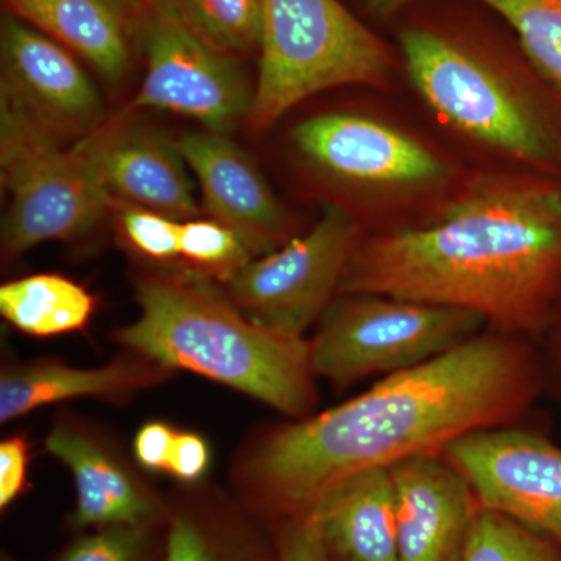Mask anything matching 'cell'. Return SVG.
I'll return each mask as SVG.
<instances>
[{
    "mask_svg": "<svg viewBox=\"0 0 561 561\" xmlns=\"http://www.w3.org/2000/svg\"><path fill=\"white\" fill-rule=\"evenodd\" d=\"M171 371L147 357L102 368H73L57 360L11 365L0 376V421L7 423L43 405L77 398L128 397L162 381Z\"/></svg>",
    "mask_w": 561,
    "mask_h": 561,
    "instance_id": "19",
    "label": "cell"
},
{
    "mask_svg": "<svg viewBox=\"0 0 561 561\" xmlns=\"http://www.w3.org/2000/svg\"><path fill=\"white\" fill-rule=\"evenodd\" d=\"M373 10L378 13H391V11L400 9L409 0H368Z\"/></svg>",
    "mask_w": 561,
    "mask_h": 561,
    "instance_id": "34",
    "label": "cell"
},
{
    "mask_svg": "<svg viewBox=\"0 0 561 561\" xmlns=\"http://www.w3.org/2000/svg\"><path fill=\"white\" fill-rule=\"evenodd\" d=\"M111 210H116L122 236L140 256L157 262L180 260L183 221L130 203L113 202Z\"/></svg>",
    "mask_w": 561,
    "mask_h": 561,
    "instance_id": "27",
    "label": "cell"
},
{
    "mask_svg": "<svg viewBox=\"0 0 561 561\" xmlns=\"http://www.w3.org/2000/svg\"><path fill=\"white\" fill-rule=\"evenodd\" d=\"M0 105L62 142L87 138L105 121L101 95L76 58L21 18L2 25Z\"/></svg>",
    "mask_w": 561,
    "mask_h": 561,
    "instance_id": "11",
    "label": "cell"
},
{
    "mask_svg": "<svg viewBox=\"0 0 561 561\" xmlns=\"http://www.w3.org/2000/svg\"><path fill=\"white\" fill-rule=\"evenodd\" d=\"M31 446L22 435L0 443V507L9 508L27 486Z\"/></svg>",
    "mask_w": 561,
    "mask_h": 561,
    "instance_id": "28",
    "label": "cell"
},
{
    "mask_svg": "<svg viewBox=\"0 0 561 561\" xmlns=\"http://www.w3.org/2000/svg\"><path fill=\"white\" fill-rule=\"evenodd\" d=\"M173 142L201 184L210 219L238 232L254 256L283 243L289 231L286 209L254 162L227 135L191 131Z\"/></svg>",
    "mask_w": 561,
    "mask_h": 561,
    "instance_id": "14",
    "label": "cell"
},
{
    "mask_svg": "<svg viewBox=\"0 0 561 561\" xmlns=\"http://www.w3.org/2000/svg\"><path fill=\"white\" fill-rule=\"evenodd\" d=\"M298 151L334 179L364 184L437 180L443 164L411 136L357 114H321L291 133Z\"/></svg>",
    "mask_w": 561,
    "mask_h": 561,
    "instance_id": "13",
    "label": "cell"
},
{
    "mask_svg": "<svg viewBox=\"0 0 561 561\" xmlns=\"http://www.w3.org/2000/svg\"><path fill=\"white\" fill-rule=\"evenodd\" d=\"M546 391L561 404V300L537 339Z\"/></svg>",
    "mask_w": 561,
    "mask_h": 561,
    "instance_id": "32",
    "label": "cell"
},
{
    "mask_svg": "<svg viewBox=\"0 0 561 561\" xmlns=\"http://www.w3.org/2000/svg\"><path fill=\"white\" fill-rule=\"evenodd\" d=\"M476 501L561 548V448L516 426L476 431L442 451Z\"/></svg>",
    "mask_w": 561,
    "mask_h": 561,
    "instance_id": "9",
    "label": "cell"
},
{
    "mask_svg": "<svg viewBox=\"0 0 561 561\" xmlns=\"http://www.w3.org/2000/svg\"><path fill=\"white\" fill-rule=\"evenodd\" d=\"M545 391L537 342L482 331L335 408L271 432L242 461L243 496L276 522L301 518L350 476L442 454L471 432L519 424Z\"/></svg>",
    "mask_w": 561,
    "mask_h": 561,
    "instance_id": "1",
    "label": "cell"
},
{
    "mask_svg": "<svg viewBox=\"0 0 561 561\" xmlns=\"http://www.w3.org/2000/svg\"><path fill=\"white\" fill-rule=\"evenodd\" d=\"M140 36L147 54L146 79L125 114L172 111L224 135L249 119L253 95L228 54L206 43L181 18L150 10Z\"/></svg>",
    "mask_w": 561,
    "mask_h": 561,
    "instance_id": "10",
    "label": "cell"
},
{
    "mask_svg": "<svg viewBox=\"0 0 561 561\" xmlns=\"http://www.w3.org/2000/svg\"><path fill=\"white\" fill-rule=\"evenodd\" d=\"M73 147L111 201L157 210L180 221L201 214L191 169L173 140L117 121L103 124Z\"/></svg>",
    "mask_w": 561,
    "mask_h": 561,
    "instance_id": "12",
    "label": "cell"
},
{
    "mask_svg": "<svg viewBox=\"0 0 561 561\" xmlns=\"http://www.w3.org/2000/svg\"><path fill=\"white\" fill-rule=\"evenodd\" d=\"M176 431L161 421L144 424L135 438V457L147 471L168 472Z\"/></svg>",
    "mask_w": 561,
    "mask_h": 561,
    "instance_id": "31",
    "label": "cell"
},
{
    "mask_svg": "<svg viewBox=\"0 0 561 561\" xmlns=\"http://www.w3.org/2000/svg\"><path fill=\"white\" fill-rule=\"evenodd\" d=\"M511 24L531 68L561 94V0H479Z\"/></svg>",
    "mask_w": 561,
    "mask_h": 561,
    "instance_id": "22",
    "label": "cell"
},
{
    "mask_svg": "<svg viewBox=\"0 0 561 561\" xmlns=\"http://www.w3.org/2000/svg\"><path fill=\"white\" fill-rule=\"evenodd\" d=\"M94 311V295L65 276L41 273L0 287L3 319L33 337L83 330Z\"/></svg>",
    "mask_w": 561,
    "mask_h": 561,
    "instance_id": "21",
    "label": "cell"
},
{
    "mask_svg": "<svg viewBox=\"0 0 561 561\" xmlns=\"http://www.w3.org/2000/svg\"><path fill=\"white\" fill-rule=\"evenodd\" d=\"M0 164L10 194L2 250L16 257L43 242L92 230L113 201L76 147L0 105Z\"/></svg>",
    "mask_w": 561,
    "mask_h": 561,
    "instance_id": "7",
    "label": "cell"
},
{
    "mask_svg": "<svg viewBox=\"0 0 561 561\" xmlns=\"http://www.w3.org/2000/svg\"><path fill=\"white\" fill-rule=\"evenodd\" d=\"M153 13L162 14V16H180L176 9L175 0H140Z\"/></svg>",
    "mask_w": 561,
    "mask_h": 561,
    "instance_id": "33",
    "label": "cell"
},
{
    "mask_svg": "<svg viewBox=\"0 0 561 561\" xmlns=\"http://www.w3.org/2000/svg\"><path fill=\"white\" fill-rule=\"evenodd\" d=\"M184 24L225 54L260 47L262 0H175Z\"/></svg>",
    "mask_w": 561,
    "mask_h": 561,
    "instance_id": "23",
    "label": "cell"
},
{
    "mask_svg": "<svg viewBox=\"0 0 561 561\" xmlns=\"http://www.w3.org/2000/svg\"><path fill=\"white\" fill-rule=\"evenodd\" d=\"M461 561H561V548L515 519L479 505Z\"/></svg>",
    "mask_w": 561,
    "mask_h": 561,
    "instance_id": "24",
    "label": "cell"
},
{
    "mask_svg": "<svg viewBox=\"0 0 561 561\" xmlns=\"http://www.w3.org/2000/svg\"><path fill=\"white\" fill-rule=\"evenodd\" d=\"M397 505L398 561H461L479 504L442 454L389 468Z\"/></svg>",
    "mask_w": 561,
    "mask_h": 561,
    "instance_id": "15",
    "label": "cell"
},
{
    "mask_svg": "<svg viewBox=\"0 0 561 561\" xmlns=\"http://www.w3.org/2000/svg\"><path fill=\"white\" fill-rule=\"evenodd\" d=\"M300 519L331 561H398L397 505L389 468L343 479Z\"/></svg>",
    "mask_w": 561,
    "mask_h": 561,
    "instance_id": "17",
    "label": "cell"
},
{
    "mask_svg": "<svg viewBox=\"0 0 561 561\" xmlns=\"http://www.w3.org/2000/svg\"><path fill=\"white\" fill-rule=\"evenodd\" d=\"M138 302V319L117 339L140 356L242 391L291 419L312 411L316 375L305 337L253 323L191 272L146 276Z\"/></svg>",
    "mask_w": 561,
    "mask_h": 561,
    "instance_id": "3",
    "label": "cell"
},
{
    "mask_svg": "<svg viewBox=\"0 0 561 561\" xmlns=\"http://www.w3.org/2000/svg\"><path fill=\"white\" fill-rule=\"evenodd\" d=\"M162 561H278L275 541L234 513L206 507L172 512Z\"/></svg>",
    "mask_w": 561,
    "mask_h": 561,
    "instance_id": "20",
    "label": "cell"
},
{
    "mask_svg": "<svg viewBox=\"0 0 561 561\" xmlns=\"http://www.w3.org/2000/svg\"><path fill=\"white\" fill-rule=\"evenodd\" d=\"M357 243L356 221L341 206L330 205L311 231L232 276L225 295L253 323L305 337L341 290Z\"/></svg>",
    "mask_w": 561,
    "mask_h": 561,
    "instance_id": "8",
    "label": "cell"
},
{
    "mask_svg": "<svg viewBox=\"0 0 561 561\" xmlns=\"http://www.w3.org/2000/svg\"><path fill=\"white\" fill-rule=\"evenodd\" d=\"M260 79L251 130L271 128L317 92L346 84L378 87L389 51L339 0H262Z\"/></svg>",
    "mask_w": 561,
    "mask_h": 561,
    "instance_id": "5",
    "label": "cell"
},
{
    "mask_svg": "<svg viewBox=\"0 0 561 561\" xmlns=\"http://www.w3.org/2000/svg\"><path fill=\"white\" fill-rule=\"evenodd\" d=\"M160 526H113L70 542L57 561L157 560L154 530Z\"/></svg>",
    "mask_w": 561,
    "mask_h": 561,
    "instance_id": "26",
    "label": "cell"
},
{
    "mask_svg": "<svg viewBox=\"0 0 561 561\" xmlns=\"http://www.w3.org/2000/svg\"><path fill=\"white\" fill-rule=\"evenodd\" d=\"M276 524L278 529L273 541L278 561H331L302 519H283Z\"/></svg>",
    "mask_w": 561,
    "mask_h": 561,
    "instance_id": "30",
    "label": "cell"
},
{
    "mask_svg": "<svg viewBox=\"0 0 561 561\" xmlns=\"http://www.w3.org/2000/svg\"><path fill=\"white\" fill-rule=\"evenodd\" d=\"M3 561H10V560H3Z\"/></svg>",
    "mask_w": 561,
    "mask_h": 561,
    "instance_id": "35",
    "label": "cell"
},
{
    "mask_svg": "<svg viewBox=\"0 0 561 561\" xmlns=\"http://www.w3.org/2000/svg\"><path fill=\"white\" fill-rule=\"evenodd\" d=\"M254 253L234 230L220 221L191 219L181 224L180 260L191 273L228 283Z\"/></svg>",
    "mask_w": 561,
    "mask_h": 561,
    "instance_id": "25",
    "label": "cell"
},
{
    "mask_svg": "<svg viewBox=\"0 0 561 561\" xmlns=\"http://www.w3.org/2000/svg\"><path fill=\"white\" fill-rule=\"evenodd\" d=\"M478 313L387 295H339L309 341L316 378L337 387L394 375L481 334Z\"/></svg>",
    "mask_w": 561,
    "mask_h": 561,
    "instance_id": "6",
    "label": "cell"
},
{
    "mask_svg": "<svg viewBox=\"0 0 561 561\" xmlns=\"http://www.w3.org/2000/svg\"><path fill=\"white\" fill-rule=\"evenodd\" d=\"M46 448L72 472L77 501L70 522L79 529L160 526L169 519L171 512L153 491L84 432L61 424L50 432Z\"/></svg>",
    "mask_w": 561,
    "mask_h": 561,
    "instance_id": "16",
    "label": "cell"
},
{
    "mask_svg": "<svg viewBox=\"0 0 561 561\" xmlns=\"http://www.w3.org/2000/svg\"><path fill=\"white\" fill-rule=\"evenodd\" d=\"M18 18L121 80L149 9L140 0H7Z\"/></svg>",
    "mask_w": 561,
    "mask_h": 561,
    "instance_id": "18",
    "label": "cell"
},
{
    "mask_svg": "<svg viewBox=\"0 0 561 561\" xmlns=\"http://www.w3.org/2000/svg\"><path fill=\"white\" fill-rule=\"evenodd\" d=\"M209 460V446L205 438L194 432H176L169 459V474L179 482H198L208 471Z\"/></svg>",
    "mask_w": 561,
    "mask_h": 561,
    "instance_id": "29",
    "label": "cell"
},
{
    "mask_svg": "<svg viewBox=\"0 0 561 561\" xmlns=\"http://www.w3.org/2000/svg\"><path fill=\"white\" fill-rule=\"evenodd\" d=\"M478 313L537 341L561 300V173L481 180L431 225L357 243L339 295Z\"/></svg>",
    "mask_w": 561,
    "mask_h": 561,
    "instance_id": "2",
    "label": "cell"
},
{
    "mask_svg": "<svg viewBox=\"0 0 561 561\" xmlns=\"http://www.w3.org/2000/svg\"><path fill=\"white\" fill-rule=\"evenodd\" d=\"M405 68L424 101L457 130L531 169L561 173V94L522 92L437 33L401 35Z\"/></svg>",
    "mask_w": 561,
    "mask_h": 561,
    "instance_id": "4",
    "label": "cell"
}]
</instances>
